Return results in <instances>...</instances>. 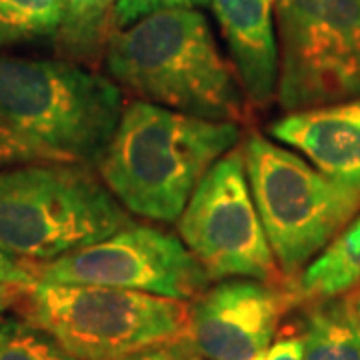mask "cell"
<instances>
[{
  "mask_svg": "<svg viewBox=\"0 0 360 360\" xmlns=\"http://www.w3.org/2000/svg\"><path fill=\"white\" fill-rule=\"evenodd\" d=\"M18 300L25 319L77 360H122L179 345L191 309L186 300L139 290L39 281Z\"/></svg>",
  "mask_w": 360,
  "mask_h": 360,
  "instance_id": "5b68a950",
  "label": "cell"
},
{
  "mask_svg": "<svg viewBox=\"0 0 360 360\" xmlns=\"http://www.w3.org/2000/svg\"><path fill=\"white\" fill-rule=\"evenodd\" d=\"M286 112L360 96V0H274Z\"/></svg>",
  "mask_w": 360,
  "mask_h": 360,
  "instance_id": "52a82bcc",
  "label": "cell"
},
{
  "mask_svg": "<svg viewBox=\"0 0 360 360\" xmlns=\"http://www.w3.org/2000/svg\"><path fill=\"white\" fill-rule=\"evenodd\" d=\"M350 300H352V309H354V314H356V319H359V324H360V286L354 290V292H352Z\"/></svg>",
  "mask_w": 360,
  "mask_h": 360,
  "instance_id": "cb8c5ba5",
  "label": "cell"
},
{
  "mask_svg": "<svg viewBox=\"0 0 360 360\" xmlns=\"http://www.w3.org/2000/svg\"><path fill=\"white\" fill-rule=\"evenodd\" d=\"M298 300L292 286L224 278L196 296L179 345L202 360H252L272 345Z\"/></svg>",
  "mask_w": 360,
  "mask_h": 360,
  "instance_id": "30bf717a",
  "label": "cell"
},
{
  "mask_svg": "<svg viewBox=\"0 0 360 360\" xmlns=\"http://www.w3.org/2000/svg\"><path fill=\"white\" fill-rule=\"evenodd\" d=\"M42 160H56V158H52L37 144L22 139L0 118V168L26 165V162H42Z\"/></svg>",
  "mask_w": 360,
  "mask_h": 360,
  "instance_id": "d6986e66",
  "label": "cell"
},
{
  "mask_svg": "<svg viewBox=\"0 0 360 360\" xmlns=\"http://www.w3.org/2000/svg\"><path fill=\"white\" fill-rule=\"evenodd\" d=\"M116 0H66L60 46L75 58L92 60L106 49Z\"/></svg>",
  "mask_w": 360,
  "mask_h": 360,
  "instance_id": "9a60e30c",
  "label": "cell"
},
{
  "mask_svg": "<svg viewBox=\"0 0 360 360\" xmlns=\"http://www.w3.org/2000/svg\"><path fill=\"white\" fill-rule=\"evenodd\" d=\"M248 186L283 278H296L360 210V191L262 134L243 146Z\"/></svg>",
  "mask_w": 360,
  "mask_h": 360,
  "instance_id": "8992f818",
  "label": "cell"
},
{
  "mask_svg": "<svg viewBox=\"0 0 360 360\" xmlns=\"http://www.w3.org/2000/svg\"><path fill=\"white\" fill-rule=\"evenodd\" d=\"M26 288H14V286H0V312L6 309L8 304H13L14 300H18L20 295Z\"/></svg>",
  "mask_w": 360,
  "mask_h": 360,
  "instance_id": "603a6c76",
  "label": "cell"
},
{
  "mask_svg": "<svg viewBox=\"0 0 360 360\" xmlns=\"http://www.w3.org/2000/svg\"><path fill=\"white\" fill-rule=\"evenodd\" d=\"M274 0H210L246 101L266 106L278 89Z\"/></svg>",
  "mask_w": 360,
  "mask_h": 360,
  "instance_id": "7c38bea8",
  "label": "cell"
},
{
  "mask_svg": "<svg viewBox=\"0 0 360 360\" xmlns=\"http://www.w3.org/2000/svg\"><path fill=\"white\" fill-rule=\"evenodd\" d=\"M30 269L39 283L112 286L186 302L210 283L208 272L180 238L134 222L101 243Z\"/></svg>",
  "mask_w": 360,
  "mask_h": 360,
  "instance_id": "9c48e42d",
  "label": "cell"
},
{
  "mask_svg": "<svg viewBox=\"0 0 360 360\" xmlns=\"http://www.w3.org/2000/svg\"><path fill=\"white\" fill-rule=\"evenodd\" d=\"M122 108L112 78L68 60L0 54V118L60 162L101 165Z\"/></svg>",
  "mask_w": 360,
  "mask_h": 360,
  "instance_id": "3957f363",
  "label": "cell"
},
{
  "mask_svg": "<svg viewBox=\"0 0 360 360\" xmlns=\"http://www.w3.org/2000/svg\"><path fill=\"white\" fill-rule=\"evenodd\" d=\"M0 360H77L28 319L0 316Z\"/></svg>",
  "mask_w": 360,
  "mask_h": 360,
  "instance_id": "e0dca14e",
  "label": "cell"
},
{
  "mask_svg": "<svg viewBox=\"0 0 360 360\" xmlns=\"http://www.w3.org/2000/svg\"><path fill=\"white\" fill-rule=\"evenodd\" d=\"M176 222L180 240L210 281H281L248 186L243 148H232L212 165Z\"/></svg>",
  "mask_w": 360,
  "mask_h": 360,
  "instance_id": "ba28073f",
  "label": "cell"
},
{
  "mask_svg": "<svg viewBox=\"0 0 360 360\" xmlns=\"http://www.w3.org/2000/svg\"><path fill=\"white\" fill-rule=\"evenodd\" d=\"M104 65L118 86L141 101L206 120L245 118L248 101L236 70L194 8L160 11L115 30Z\"/></svg>",
  "mask_w": 360,
  "mask_h": 360,
  "instance_id": "6da1fadb",
  "label": "cell"
},
{
  "mask_svg": "<svg viewBox=\"0 0 360 360\" xmlns=\"http://www.w3.org/2000/svg\"><path fill=\"white\" fill-rule=\"evenodd\" d=\"M300 336L302 360H360V324L350 296L312 300Z\"/></svg>",
  "mask_w": 360,
  "mask_h": 360,
  "instance_id": "5bb4252c",
  "label": "cell"
},
{
  "mask_svg": "<svg viewBox=\"0 0 360 360\" xmlns=\"http://www.w3.org/2000/svg\"><path fill=\"white\" fill-rule=\"evenodd\" d=\"M236 122L134 101L101 160V179L130 214L174 222L212 165L236 148Z\"/></svg>",
  "mask_w": 360,
  "mask_h": 360,
  "instance_id": "7a4b0ae2",
  "label": "cell"
},
{
  "mask_svg": "<svg viewBox=\"0 0 360 360\" xmlns=\"http://www.w3.org/2000/svg\"><path fill=\"white\" fill-rule=\"evenodd\" d=\"M66 0H0V46L58 32Z\"/></svg>",
  "mask_w": 360,
  "mask_h": 360,
  "instance_id": "2e32d148",
  "label": "cell"
},
{
  "mask_svg": "<svg viewBox=\"0 0 360 360\" xmlns=\"http://www.w3.org/2000/svg\"><path fill=\"white\" fill-rule=\"evenodd\" d=\"M37 283L32 269L22 266L14 255H11L0 245V286H14V288H30Z\"/></svg>",
  "mask_w": 360,
  "mask_h": 360,
  "instance_id": "ffe728a7",
  "label": "cell"
},
{
  "mask_svg": "<svg viewBox=\"0 0 360 360\" xmlns=\"http://www.w3.org/2000/svg\"><path fill=\"white\" fill-rule=\"evenodd\" d=\"M269 132L326 176L360 191V96L286 112Z\"/></svg>",
  "mask_w": 360,
  "mask_h": 360,
  "instance_id": "8fae6325",
  "label": "cell"
},
{
  "mask_svg": "<svg viewBox=\"0 0 360 360\" xmlns=\"http://www.w3.org/2000/svg\"><path fill=\"white\" fill-rule=\"evenodd\" d=\"M302 336H283L252 360H302Z\"/></svg>",
  "mask_w": 360,
  "mask_h": 360,
  "instance_id": "44dd1931",
  "label": "cell"
},
{
  "mask_svg": "<svg viewBox=\"0 0 360 360\" xmlns=\"http://www.w3.org/2000/svg\"><path fill=\"white\" fill-rule=\"evenodd\" d=\"M210 0H116L112 13V26L116 30L134 25L148 14L160 11H179V8H194L205 6Z\"/></svg>",
  "mask_w": 360,
  "mask_h": 360,
  "instance_id": "ac0fdd59",
  "label": "cell"
},
{
  "mask_svg": "<svg viewBox=\"0 0 360 360\" xmlns=\"http://www.w3.org/2000/svg\"><path fill=\"white\" fill-rule=\"evenodd\" d=\"M130 224L129 210L84 165L42 160L0 168V245L14 257L46 262Z\"/></svg>",
  "mask_w": 360,
  "mask_h": 360,
  "instance_id": "277c9868",
  "label": "cell"
},
{
  "mask_svg": "<svg viewBox=\"0 0 360 360\" xmlns=\"http://www.w3.org/2000/svg\"><path fill=\"white\" fill-rule=\"evenodd\" d=\"M298 300L342 296L360 286V212L290 284Z\"/></svg>",
  "mask_w": 360,
  "mask_h": 360,
  "instance_id": "4fadbf2b",
  "label": "cell"
},
{
  "mask_svg": "<svg viewBox=\"0 0 360 360\" xmlns=\"http://www.w3.org/2000/svg\"><path fill=\"white\" fill-rule=\"evenodd\" d=\"M122 360H202V359H198L196 354H193L188 348H184L182 345H170V347L144 350V352L132 354V356H129V359H122Z\"/></svg>",
  "mask_w": 360,
  "mask_h": 360,
  "instance_id": "7402d4cb",
  "label": "cell"
}]
</instances>
